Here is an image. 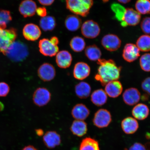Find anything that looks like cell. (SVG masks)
<instances>
[{
    "instance_id": "obj_6",
    "label": "cell",
    "mask_w": 150,
    "mask_h": 150,
    "mask_svg": "<svg viewBox=\"0 0 150 150\" xmlns=\"http://www.w3.org/2000/svg\"><path fill=\"white\" fill-rule=\"evenodd\" d=\"M81 32L86 38L94 39L100 34V28L96 22L93 20H88L82 24Z\"/></svg>"
},
{
    "instance_id": "obj_30",
    "label": "cell",
    "mask_w": 150,
    "mask_h": 150,
    "mask_svg": "<svg viewBox=\"0 0 150 150\" xmlns=\"http://www.w3.org/2000/svg\"><path fill=\"white\" fill-rule=\"evenodd\" d=\"M86 45L85 41L84 39L79 36L73 37L71 39L70 43L71 49L76 52L83 51L85 48Z\"/></svg>"
},
{
    "instance_id": "obj_29",
    "label": "cell",
    "mask_w": 150,
    "mask_h": 150,
    "mask_svg": "<svg viewBox=\"0 0 150 150\" xmlns=\"http://www.w3.org/2000/svg\"><path fill=\"white\" fill-rule=\"evenodd\" d=\"M79 150H100V149L97 141L90 137H86L82 141Z\"/></svg>"
},
{
    "instance_id": "obj_20",
    "label": "cell",
    "mask_w": 150,
    "mask_h": 150,
    "mask_svg": "<svg viewBox=\"0 0 150 150\" xmlns=\"http://www.w3.org/2000/svg\"><path fill=\"white\" fill-rule=\"evenodd\" d=\"M90 110L85 105L83 104H77L73 108L71 114L76 120L83 121L88 117Z\"/></svg>"
},
{
    "instance_id": "obj_43",
    "label": "cell",
    "mask_w": 150,
    "mask_h": 150,
    "mask_svg": "<svg viewBox=\"0 0 150 150\" xmlns=\"http://www.w3.org/2000/svg\"><path fill=\"white\" fill-rule=\"evenodd\" d=\"M35 132L38 136H42L44 134V131L42 129H37L35 130Z\"/></svg>"
},
{
    "instance_id": "obj_21",
    "label": "cell",
    "mask_w": 150,
    "mask_h": 150,
    "mask_svg": "<svg viewBox=\"0 0 150 150\" xmlns=\"http://www.w3.org/2000/svg\"><path fill=\"white\" fill-rule=\"evenodd\" d=\"M121 127L124 132L127 134H134L139 128L138 122L135 118L128 117L121 122Z\"/></svg>"
},
{
    "instance_id": "obj_27",
    "label": "cell",
    "mask_w": 150,
    "mask_h": 150,
    "mask_svg": "<svg viewBox=\"0 0 150 150\" xmlns=\"http://www.w3.org/2000/svg\"><path fill=\"white\" fill-rule=\"evenodd\" d=\"M85 54L88 59L92 61H98L102 55L100 49L95 45L87 46L85 50Z\"/></svg>"
},
{
    "instance_id": "obj_45",
    "label": "cell",
    "mask_w": 150,
    "mask_h": 150,
    "mask_svg": "<svg viewBox=\"0 0 150 150\" xmlns=\"http://www.w3.org/2000/svg\"><path fill=\"white\" fill-rule=\"evenodd\" d=\"M4 106L2 103L0 102V111L2 110Z\"/></svg>"
},
{
    "instance_id": "obj_8",
    "label": "cell",
    "mask_w": 150,
    "mask_h": 150,
    "mask_svg": "<svg viewBox=\"0 0 150 150\" xmlns=\"http://www.w3.org/2000/svg\"><path fill=\"white\" fill-rule=\"evenodd\" d=\"M51 98V93L48 89L44 87L38 88L33 95L34 103L39 107L46 105L50 102Z\"/></svg>"
},
{
    "instance_id": "obj_24",
    "label": "cell",
    "mask_w": 150,
    "mask_h": 150,
    "mask_svg": "<svg viewBox=\"0 0 150 150\" xmlns=\"http://www.w3.org/2000/svg\"><path fill=\"white\" fill-rule=\"evenodd\" d=\"M70 130L75 136L82 137L87 132V125L83 121L76 120L73 122Z\"/></svg>"
},
{
    "instance_id": "obj_10",
    "label": "cell",
    "mask_w": 150,
    "mask_h": 150,
    "mask_svg": "<svg viewBox=\"0 0 150 150\" xmlns=\"http://www.w3.org/2000/svg\"><path fill=\"white\" fill-rule=\"evenodd\" d=\"M141 18V14L137 11L132 8H127L123 21L121 22V25L123 27L129 25L136 26L140 23Z\"/></svg>"
},
{
    "instance_id": "obj_13",
    "label": "cell",
    "mask_w": 150,
    "mask_h": 150,
    "mask_svg": "<svg viewBox=\"0 0 150 150\" xmlns=\"http://www.w3.org/2000/svg\"><path fill=\"white\" fill-rule=\"evenodd\" d=\"M23 35L24 38L27 40L33 42L40 38L42 32L38 26L33 23H29L24 26Z\"/></svg>"
},
{
    "instance_id": "obj_1",
    "label": "cell",
    "mask_w": 150,
    "mask_h": 150,
    "mask_svg": "<svg viewBox=\"0 0 150 150\" xmlns=\"http://www.w3.org/2000/svg\"><path fill=\"white\" fill-rule=\"evenodd\" d=\"M97 63L99 66L95 78L103 86H105L109 82L119 79L121 67L117 66L112 59H100Z\"/></svg>"
},
{
    "instance_id": "obj_41",
    "label": "cell",
    "mask_w": 150,
    "mask_h": 150,
    "mask_svg": "<svg viewBox=\"0 0 150 150\" xmlns=\"http://www.w3.org/2000/svg\"><path fill=\"white\" fill-rule=\"evenodd\" d=\"M40 4L44 6H49L52 5L55 0H38Z\"/></svg>"
},
{
    "instance_id": "obj_33",
    "label": "cell",
    "mask_w": 150,
    "mask_h": 150,
    "mask_svg": "<svg viewBox=\"0 0 150 150\" xmlns=\"http://www.w3.org/2000/svg\"><path fill=\"white\" fill-rule=\"evenodd\" d=\"M111 9L116 18L119 22H122L126 8L119 3H114L111 5Z\"/></svg>"
},
{
    "instance_id": "obj_25",
    "label": "cell",
    "mask_w": 150,
    "mask_h": 150,
    "mask_svg": "<svg viewBox=\"0 0 150 150\" xmlns=\"http://www.w3.org/2000/svg\"><path fill=\"white\" fill-rule=\"evenodd\" d=\"M91 100L97 106H101L105 104L108 100V95L102 89L95 90L91 95Z\"/></svg>"
},
{
    "instance_id": "obj_28",
    "label": "cell",
    "mask_w": 150,
    "mask_h": 150,
    "mask_svg": "<svg viewBox=\"0 0 150 150\" xmlns=\"http://www.w3.org/2000/svg\"><path fill=\"white\" fill-rule=\"evenodd\" d=\"M56 23L55 18L51 16H46L41 18L39 25L43 31H50L53 30L56 27Z\"/></svg>"
},
{
    "instance_id": "obj_22",
    "label": "cell",
    "mask_w": 150,
    "mask_h": 150,
    "mask_svg": "<svg viewBox=\"0 0 150 150\" xmlns=\"http://www.w3.org/2000/svg\"><path fill=\"white\" fill-rule=\"evenodd\" d=\"M132 115L135 119L143 120L147 118L149 114V108L145 104L139 103L137 104L132 110Z\"/></svg>"
},
{
    "instance_id": "obj_46",
    "label": "cell",
    "mask_w": 150,
    "mask_h": 150,
    "mask_svg": "<svg viewBox=\"0 0 150 150\" xmlns=\"http://www.w3.org/2000/svg\"><path fill=\"white\" fill-rule=\"evenodd\" d=\"M103 2L104 3H106L108 2L109 1V0H102Z\"/></svg>"
},
{
    "instance_id": "obj_3",
    "label": "cell",
    "mask_w": 150,
    "mask_h": 150,
    "mask_svg": "<svg viewBox=\"0 0 150 150\" xmlns=\"http://www.w3.org/2000/svg\"><path fill=\"white\" fill-rule=\"evenodd\" d=\"M28 54L27 45L20 41H15L9 47L5 55L13 61L19 62L24 60Z\"/></svg>"
},
{
    "instance_id": "obj_4",
    "label": "cell",
    "mask_w": 150,
    "mask_h": 150,
    "mask_svg": "<svg viewBox=\"0 0 150 150\" xmlns=\"http://www.w3.org/2000/svg\"><path fill=\"white\" fill-rule=\"evenodd\" d=\"M59 39L57 37H52L50 39L43 38L39 42V52L42 55L48 57L56 55L59 52Z\"/></svg>"
},
{
    "instance_id": "obj_5",
    "label": "cell",
    "mask_w": 150,
    "mask_h": 150,
    "mask_svg": "<svg viewBox=\"0 0 150 150\" xmlns=\"http://www.w3.org/2000/svg\"><path fill=\"white\" fill-rule=\"evenodd\" d=\"M17 36L16 30L0 28V52L5 54L9 47L13 42Z\"/></svg>"
},
{
    "instance_id": "obj_11",
    "label": "cell",
    "mask_w": 150,
    "mask_h": 150,
    "mask_svg": "<svg viewBox=\"0 0 150 150\" xmlns=\"http://www.w3.org/2000/svg\"><path fill=\"white\" fill-rule=\"evenodd\" d=\"M38 74L41 80L45 82L51 81L55 78L56 70L51 64L44 63L39 67Z\"/></svg>"
},
{
    "instance_id": "obj_18",
    "label": "cell",
    "mask_w": 150,
    "mask_h": 150,
    "mask_svg": "<svg viewBox=\"0 0 150 150\" xmlns=\"http://www.w3.org/2000/svg\"><path fill=\"white\" fill-rule=\"evenodd\" d=\"M123 86L118 80L109 82L105 86V91L110 98H116L121 95L123 91Z\"/></svg>"
},
{
    "instance_id": "obj_15",
    "label": "cell",
    "mask_w": 150,
    "mask_h": 150,
    "mask_svg": "<svg viewBox=\"0 0 150 150\" xmlns=\"http://www.w3.org/2000/svg\"><path fill=\"white\" fill-rule=\"evenodd\" d=\"M141 99V94L137 89L130 88L127 89L123 94L124 102L129 106L137 104Z\"/></svg>"
},
{
    "instance_id": "obj_19",
    "label": "cell",
    "mask_w": 150,
    "mask_h": 150,
    "mask_svg": "<svg viewBox=\"0 0 150 150\" xmlns=\"http://www.w3.org/2000/svg\"><path fill=\"white\" fill-rule=\"evenodd\" d=\"M72 56L67 50H62L59 52L56 55V62L60 68H68L72 64Z\"/></svg>"
},
{
    "instance_id": "obj_36",
    "label": "cell",
    "mask_w": 150,
    "mask_h": 150,
    "mask_svg": "<svg viewBox=\"0 0 150 150\" xmlns=\"http://www.w3.org/2000/svg\"><path fill=\"white\" fill-rule=\"evenodd\" d=\"M140 27L142 32L146 35H150V17H146L142 19Z\"/></svg>"
},
{
    "instance_id": "obj_2",
    "label": "cell",
    "mask_w": 150,
    "mask_h": 150,
    "mask_svg": "<svg viewBox=\"0 0 150 150\" xmlns=\"http://www.w3.org/2000/svg\"><path fill=\"white\" fill-rule=\"evenodd\" d=\"M93 0H66L67 9L75 15L83 17L89 13Z\"/></svg>"
},
{
    "instance_id": "obj_17",
    "label": "cell",
    "mask_w": 150,
    "mask_h": 150,
    "mask_svg": "<svg viewBox=\"0 0 150 150\" xmlns=\"http://www.w3.org/2000/svg\"><path fill=\"white\" fill-rule=\"evenodd\" d=\"M91 71V68L87 63L82 62H79L74 65L73 75L76 79L82 80L89 76Z\"/></svg>"
},
{
    "instance_id": "obj_31",
    "label": "cell",
    "mask_w": 150,
    "mask_h": 150,
    "mask_svg": "<svg viewBox=\"0 0 150 150\" xmlns=\"http://www.w3.org/2000/svg\"><path fill=\"white\" fill-rule=\"evenodd\" d=\"M136 45L141 51H150V35H144L140 36L137 40Z\"/></svg>"
},
{
    "instance_id": "obj_34",
    "label": "cell",
    "mask_w": 150,
    "mask_h": 150,
    "mask_svg": "<svg viewBox=\"0 0 150 150\" xmlns=\"http://www.w3.org/2000/svg\"><path fill=\"white\" fill-rule=\"evenodd\" d=\"M12 20V16L9 11H0V28L6 29L7 24Z\"/></svg>"
},
{
    "instance_id": "obj_9",
    "label": "cell",
    "mask_w": 150,
    "mask_h": 150,
    "mask_svg": "<svg viewBox=\"0 0 150 150\" xmlns=\"http://www.w3.org/2000/svg\"><path fill=\"white\" fill-rule=\"evenodd\" d=\"M101 44L103 47L108 51L114 52L120 47L121 40L117 35L108 34L103 37Z\"/></svg>"
},
{
    "instance_id": "obj_37",
    "label": "cell",
    "mask_w": 150,
    "mask_h": 150,
    "mask_svg": "<svg viewBox=\"0 0 150 150\" xmlns=\"http://www.w3.org/2000/svg\"><path fill=\"white\" fill-rule=\"evenodd\" d=\"M10 91V88L8 84L5 82H0V97L6 96Z\"/></svg>"
},
{
    "instance_id": "obj_35",
    "label": "cell",
    "mask_w": 150,
    "mask_h": 150,
    "mask_svg": "<svg viewBox=\"0 0 150 150\" xmlns=\"http://www.w3.org/2000/svg\"><path fill=\"white\" fill-rule=\"evenodd\" d=\"M140 65L142 70L146 72H150V53H145L140 58Z\"/></svg>"
},
{
    "instance_id": "obj_47",
    "label": "cell",
    "mask_w": 150,
    "mask_h": 150,
    "mask_svg": "<svg viewBox=\"0 0 150 150\" xmlns=\"http://www.w3.org/2000/svg\"><path fill=\"white\" fill-rule=\"evenodd\" d=\"M125 150H128V149H125Z\"/></svg>"
},
{
    "instance_id": "obj_12",
    "label": "cell",
    "mask_w": 150,
    "mask_h": 150,
    "mask_svg": "<svg viewBox=\"0 0 150 150\" xmlns=\"http://www.w3.org/2000/svg\"><path fill=\"white\" fill-rule=\"evenodd\" d=\"M140 56V50L136 45L127 43L124 47L122 57L125 61L129 63L136 60Z\"/></svg>"
},
{
    "instance_id": "obj_16",
    "label": "cell",
    "mask_w": 150,
    "mask_h": 150,
    "mask_svg": "<svg viewBox=\"0 0 150 150\" xmlns=\"http://www.w3.org/2000/svg\"><path fill=\"white\" fill-rule=\"evenodd\" d=\"M43 141L47 148L54 149L60 145L61 136L55 131H47L43 137Z\"/></svg>"
},
{
    "instance_id": "obj_38",
    "label": "cell",
    "mask_w": 150,
    "mask_h": 150,
    "mask_svg": "<svg viewBox=\"0 0 150 150\" xmlns=\"http://www.w3.org/2000/svg\"><path fill=\"white\" fill-rule=\"evenodd\" d=\"M141 86L142 90L150 95V77L146 78L142 81Z\"/></svg>"
},
{
    "instance_id": "obj_48",
    "label": "cell",
    "mask_w": 150,
    "mask_h": 150,
    "mask_svg": "<svg viewBox=\"0 0 150 150\" xmlns=\"http://www.w3.org/2000/svg\"><path fill=\"white\" fill-rule=\"evenodd\" d=\"M149 14H150V13H149Z\"/></svg>"
},
{
    "instance_id": "obj_32",
    "label": "cell",
    "mask_w": 150,
    "mask_h": 150,
    "mask_svg": "<svg viewBox=\"0 0 150 150\" xmlns=\"http://www.w3.org/2000/svg\"><path fill=\"white\" fill-rule=\"evenodd\" d=\"M135 6L136 11L140 14H149L150 13V0H137Z\"/></svg>"
},
{
    "instance_id": "obj_39",
    "label": "cell",
    "mask_w": 150,
    "mask_h": 150,
    "mask_svg": "<svg viewBox=\"0 0 150 150\" xmlns=\"http://www.w3.org/2000/svg\"><path fill=\"white\" fill-rule=\"evenodd\" d=\"M147 146L138 142L134 143L131 146L128 150H147Z\"/></svg>"
},
{
    "instance_id": "obj_7",
    "label": "cell",
    "mask_w": 150,
    "mask_h": 150,
    "mask_svg": "<svg viewBox=\"0 0 150 150\" xmlns=\"http://www.w3.org/2000/svg\"><path fill=\"white\" fill-rule=\"evenodd\" d=\"M112 120L110 112L105 109H100L95 112L93 119V125L99 128L108 126Z\"/></svg>"
},
{
    "instance_id": "obj_23",
    "label": "cell",
    "mask_w": 150,
    "mask_h": 150,
    "mask_svg": "<svg viewBox=\"0 0 150 150\" xmlns=\"http://www.w3.org/2000/svg\"><path fill=\"white\" fill-rule=\"evenodd\" d=\"M65 25L69 31H76L81 27L82 20L77 15H69L65 19Z\"/></svg>"
},
{
    "instance_id": "obj_26",
    "label": "cell",
    "mask_w": 150,
    "mask_h": 150,
    "mask_svg": "<svg viewBox=\"0 0 150 150\" xmlns=\"http://www.w3.org/2000/svg\"><path fill=\"white\" fill-rule=\"evenodd\" d=\"M75 91L79 98L81 99L87 98L91 94V86L87 82H81L75 86Z\"/></svg>"
},
{
    "instance_id": "obj_44",
    "label": "cell",
    "mask_w": 150,
    "mask_h": 150,
    "mask_svg": "<svg viewBox=\"0 0 150 150\" xmlns=\"http://www.w3.org/2000/svg\"><path fill=\"white\" fill-rule=\"evenodd\" d=\"M117 1L122 4H126L127 3L130 2L131 0H117Z\"/></svg>"
},
{
    "instance_id": "obj_42",
    "label": "cell",
    "mask_w": 150,
    "mask_h": 150,
    "mask_svg": "<svg viewBox=\"0 0 150 150\" xmlns=\"http://www.w3.org/2000/svg\"><path fill=\"white\" fill-rule=\"evenodd\" d=\"M22 150H38L33 146L29 145L25 146Z\"/></svg>"
},
{
    "instance_id": "obj_40",
    "label": "cell",
    "mask_w": 150,
    "mask_h": 150,
    "mask_svg": "<svg viewBox=\"0 0 150 150\" xmlns=\"http://www.w3.org/2000/svg\"><path fill=\"white\" fill-rule=\"evenodd\" d=\"M36 13L41 17H44L47 16V11L46 8L44 7H40L37 8Z\"/></svg>"
},
{
    "instance_id": "obj_14",
    "label": "cell",
    "mask_w": 150,
    "mask_h": 150,
    "mask_svg": "<svg viewBox=\"0 0 150 150\" xmlns=\"http://www.w3.org/2000/svg\"><path fill=\"white\" fill-rule=\"evenodd\" d=\"M37 5L33 0H24L21 3L19 11L24 18L30 17L36 13Z\"/></svg>"
}]
</instances>
